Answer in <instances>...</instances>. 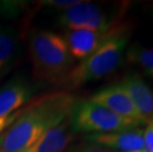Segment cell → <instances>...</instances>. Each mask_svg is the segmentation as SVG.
Listing matches in <instances>:
<instances>
[{"instance_id":"1","label":"cell","mask_w":153,"mask_h":152,"mask_svg":"<svg viewBox=\"0 0 153 152\" xmlns=\"http://www.w3.org/2000/svg\"><path fill=\"white\" fill-rule=\"evenodd\" d=\"M78 103L70 92L58 91L42 96L0 133V152H25L36 141L72 114Z\"/></svg>"},{"instance_id":"2","label":"cell","mask_w":153,"mask_h":152,"mask_svg":"<svg viewBox=\"0 0 153 152\" xmlns=\"http://www.w3.org/2000/svg\"><path fill=\"white\" fill-rule=\"evenodd\" d=\"M128 39V26L116 25L102 44L87 59L73 66L56 86L68 92L109 75L122 60Z\"/></svg>"},{"instance_id":"3","label":"cell","mask_w":153,"mask_h":152,"mask_svg":"<svg viewBox=\"0 0 153 152\" xmlns=\"http://www.w3.org/2000/svg\"><path fill=\"white\" fill-rule=\"evenodd\" d=\"M29 50L35 78L57 85L73 68L75 60L63 37L45 30L29 36Z\"/></svg>"},{"instance_id":"4","label":"cell","mask_w":153,"mask_h":152,"mask_svg":"<svg viewBox=\"0 0 153 152\" xmlns=\"http://www.w3.org/2000/svg\"><path fill=\"white\" fill-rule=\"evenodd\" d=\"M142 125L140 122L120 117L90 100L78 102L71 114V125L75 133H108L138 128Z\"/></svg>"},{"instance_id":"5","label":"cell","mask_w":153,"mask_h":152,"mask_svg":"<svg viewBox=\"0 0 153 152\" xmlns=\"http://www.w3.org/2000/svg\"><path fill=\"white\" fill-rule=\"evenodd\" d=\"M61 27L67 30H87L108 33L117 25L116 20L101 6L88 1H81L63 10L57 18Z\"/></svg>"},{"instance_id":"6","label":"cell","mask_w":153,"mask_h":152,"mask_svg":"<svg viewBox=\"0 0 153 152\" xmlns=\"http://www.w3.org/2000/svg\"><path fill=\"white\" fill-rule=\"evenodd\" d=\"M39 86L24 75L14 76L0 87V117L17 112L38 92Z\"/></svg>"},{"instance_id":"7","label":"cell","mask_w":153,"mask_h":152,"mask_svg":"<svg viewBox=\"0 0 153 152\" xmlns=\"http://www.w3.org/2000/svg\"><path fill=\"white\" fill-rule=\"evenodd\" d=\"M84 141L103 146L114 152L144 151L143 129L134 128L108 133L87 134Z\"/></svg>"},{"instance_id":"8","label":"cell","mask_w":153,"mask_h":152,"mask_svg":"<svg viewBox=\"0 0 153 152\" xmlns=\"http://www.w3.org/2000/svg\"><path fill=\"white\" fill-rule=\"evenodd\" d=\"M89 100L105 107L120 117L134 119L146 125L128 93L119 83L100 89Z\"/></svg>"},{"instance_id":"9","label":"cell","mask_w":153,"mask_h":152,"mask_svg":"<svg viewBox=\"0 0 153 152\" xmlns=\"http://www.w3.org/2000/svg\"><path fill=\"white\" fill-rule=\"evenodd\" d=\"M128 93L146 125L153 122V92L138 73H128L119 83Z\"/></svg>"},{"instance_id":"10","label":"cell","mask_w":153,"mask_h":152,"mask_svg":"<svg viewBox=\"0 0 153 152\" xmlns=\"http://www.w3.org/2000/svg\"><path fill=\"white\" fill-rule=\"evenodd\" d=\"M75 132L71 125V115L48 130L25 152H65Z\"/></svg>"},{"instance_id":"11","label":"cell","mask_w":153,"mask_h":152,"mask_svg":"<svg viewBox=\"0 0 153 152\" xmlns=\"http://www.w3.org/2000/svg\"><path fill=\"white\" fill-rule=\"evenodd\" d=\"M111 31L100 33L87 30H67L63 39L74 60L82 61L102 44Z\"/></svg>"},{"instance_id":"12","label":"cell","mask_w":153,"mask_h":152,"mask_svg":"<svg viewBox=\"0 0 153 152\" xmlns=\"http://www.w3.org/2000/svg\"><path fill=\"white\" fill-rule=\"evenodd\" d=\"M19 44L17 32L14 29L0 26V78L12 68L18 59Z\"/></svg>"},{"instance_id":"13","label":"cell","mask_w":153,"mask_h":152,"mask_svg":"<svg viewBox=\"0 0 153 152\" xmlns=\"http://www.w3.org/2000/svg\"><path fill=\"white\" fill-rule=\"evenodd\" d=\"M126 59L128 62L141 67L147 75L153 77V48L132 44L126 51Z\"/></svg>"},{"instance_id":"14","label":"cell","mask_w":153,"mask_h":152,"mask_svg":"<svg viewBox=\"0 0 153 152\" xmlns=\"http://www.w3.org/2000/svg\"><path fill=\"white\" fill-rule=\"evenodd\" d=\"M65 152H114L110 149L100 146V145L90 143V142L84 141L83 143H79L73 145L71 147H68Z\"/></svg>"},{"instance_id":"15","label":"cell","mask_w":153,"mask_h":152,"mask_svg":"<svg viewBox=\"0 0 153 152\" xmlns=\"http://www.w3.org/2000/svg\"><path fill=\"white\" fill-rule=\"evenodd\" d=\"M26 2L18 1H4L0 2V13L5 15H15L23 10Z\"/></svg>"},{"instance_id":"16","label":"cell","mask_w":153,"mask_h":152,"mask_svg":"<svg viewBox=\"0 0 153 152\" xmlns=\"http://www.w3.org/2000/svg\"><path fill=\"white\" fill-rule=\"evenodd\" d=\"M80 2H81L80 0H45V1H40L39 3L42 5L48 6V7L62 9L63 11Z\"/></svg>"},{"instance_id":"17","label":"cell","mask_w":153,"mask_h":152,"mask_svg":"<svg viewBox=\"0 0 153 152\" xmlns=\"http://www.w3.org/2000/svg\"><path fill=\"white\" fill-rule=\"evenodd\" d=\"M143 140H144V151L153 152V122H148L143 129Z\"/></svg>"},{"instance_id":"18","label":"cell","mask_w":153,"mask_h":152,"mask_svg":"<svg viewBox=\"0 0 153 152\" xmlns=\"http://www.w3.org/2000/svg\"><path fill=\"white\" fill-rule=\"evenodd\" d=\"M20 112H21V110H19V111L13 113V114H11V115L4 116V117H0V133H1L6 128H8L9 125H10L12 122L18 118V116L20 115Z\"/></svg>"},{"instance_id":"19","label":"cell","mask_w":153,"mask_h":152,"mask_svg":"<svg viewBox=\"0 0 153 152\" xmlns=\"http://www.w3.org/2000/svg\"><path fill=\"white\" fill-rule=\"evenodd\" d=\"M152 16H153V10H152Z\"/></svg>"},{"instance_id":"20","label":"cell","mask_w":153,"mask_h":152,"mask_svg":"<svg viewBox=\"0 0 153 152\" xmlns=\"http://www.w3.org/2000/svg\"><path fill=\"white\" fill-rule=\"evenodd\" d=\"M140 152H145V151H140Z\"/></svg>"}]
</instances>
